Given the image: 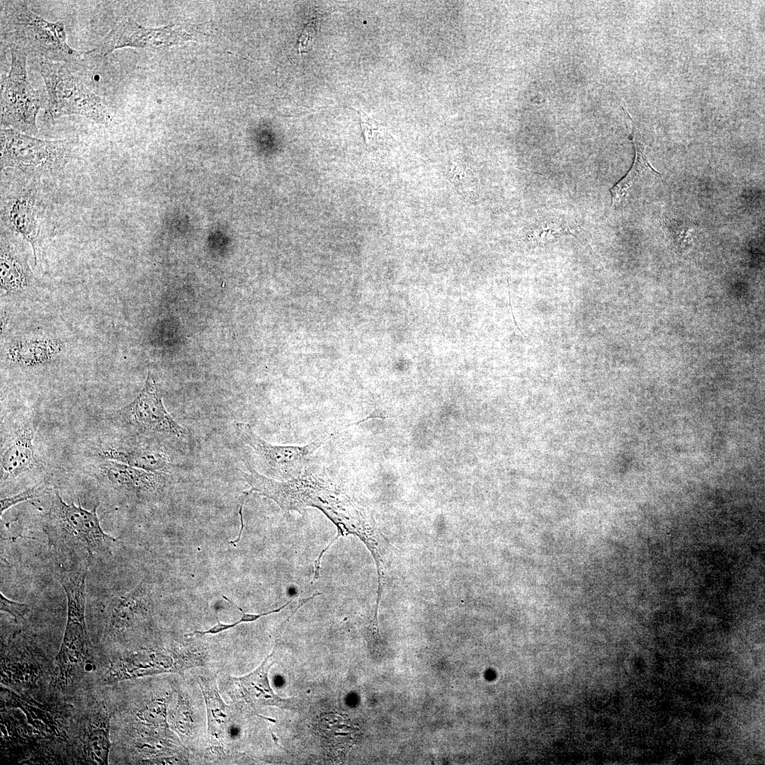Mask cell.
Here are the masks:
<instances>
[{
	"instance_id": "cell-1",
	"label": "cell",
	"mask_w": 765,
	"mask_h": 765,
	"mask_svg": "<svg viewBox=\"0 0 765 765\" xmlns=\"http://www.w3.org/2000/svg\"><path fill=\"white\" fill-rule=\"evenodd\" d=\"M254 492L273 500L285 515L292 511L300 514L307 507L324 513L336 526L338 533L324 550L326 551L340 536L354 535L367 546H375L382 538L372 514L359 505L346 489L307 468L292 480L279 481L268 477L249 467L242 474Z\"/></svg>"
},
{
	"instance_id": "cell-2",
	"label": "cell",
	"mask_w": 765,
	"mask_h": 765,
	"mask_svg": "<svg viewBox=\"0 0 765 765\" xmlns=\"http://www.w3.org/2000/svg\"><path fill=\"white\" fill-rule=\"evenodd\" d=\"M43 531L62 567L84 568L91 560L110 554L115 542L102 528L96 507L89 511L80 504L67 503L57 489L53 492Z\"/></svg>"
},
{
	"instance_id": "cell-3",
	"label": "cell",
	"mask_w": 765,
	"mask_h": 765,
	"mask_svg": "<svg viewBox=\"0 0 765 765\" xmlns=\"http://www.w3.org/2000/svg\"><path fill=\"white\" fill-rule=\"evenodd\" d=\"M1 40L40 60L77 65L86 52L71 47L62 22H50L30 11L26 1H1Z\"/></svg>"
},
{
	"instance_id": "cell-4",
	"label": "cell",
	"mask_w": 765,
	"mask_h": 765,
	"mask_svg": "<svg viewBox=\"0 0 765 765\" xmlns=\"http://www.w3.org/2000/svg\"><path fill=\"white\" fill-rule=\"evenodd\" d=\"M61 568L59 581L67 599V619L56 658V671L57 681L66 686L81 669L90 642L85 621L86 570L77 567Z\"/></svg>"
},
{
	"instance_id": "cell-5",
	"label": "cell",
	"mask_w": 765,
	"mask_h": 765,
	"mask_svg": "<svg viewBox=\"0 0 765 765\" xmlns=\"http://www.w3.org/2000/svg\"><path fill=\"white\" fill-rule=\"evenodd\" d=\"M67 64L39 60L37 69L44 80L47 111L52 118L77 115L107 125L112 121L104 101L91 91Z\"/></svg>"
},
{
	"instance_id": "cell-6",
	"label": "cell",
	"mask_w": 765,
	"mask_h": 765,
	"mask_svg": "<svg viewBox=\"0 0 765 765\" xmlns=\"http://www.w3.org/2000/svg\"><path fill=\"white\" fill-rule=\"evenodd\" d=\"M10 50L11 69L1 83V126L32 136L38 132L36 117L40 109L47 107V96L30 84L26 54L18 48Z\"/></svg>"
},
{
	"instance_id": "cell-7",
	"label": "cell",
	"mask_w": 765,
	"mask_h": 765,
	"mask_svg": "<svg viewBox=\"0 0 765 765\" xmlns=\"http://www.w3.org/2000/svg\"><path fill=\"white\" fill-rule=\"evenodd\" d=\"M72 155L66 140H44L13 129L1 130V168H18L25 173H52L65 166Z\"/></svg>"
},
{
	"instance_id": "cell-8",
	"label": "cell",
	"mask_w": 765,
	"mask_h": 765,
	"mask_svg": "<svg viewBox=\"0 0 765 765\" xmlns=\"http://www.w3.org/2000/svg\"><path fill=\"white\" fill-rule=\"evenodd\" d=\"M235 431L254 450L266 472L282 481L300 476L307 468L312 455L326 441L318 438L304 446H276L258 436L248 424L236 423Z\"/></svg>"
},
{
	"instance_id": "cell-9",
	"label": "cell",
	"mask_w": 765,
	"mask_h": 765,
	"mask_svg": "<svg viewBox=\"0 0 765 765\" xmlns=\"http://www.w3.org/2000/svg\"><path fill=\"white\" fill-rule=\"evenodd\" d=\"M117 414L126 424L140 433L165 434L178 438L186 435V430L164 406L160 390L151 372L137 397L118 410Z\"/></svg>"
},
{
	"instance_id": "cell-10",
	"label": "cell",
	"mask_w": 765,
	"mask_h": 765,
	"mask_svg": "<svg viewBox=\"0 0 765 765\" xmlns=\"http://www.w3.org/2000/svg\"><path fill=\"white\" fill-rule=\"evenodd\" d=\"M191 38V34L181 28L143 27L129 18L118 22L94 49L86 52V56L101 58L113 50L125 47L150 48L169 45Z\"/></svg>"
},
{
	"instance_id": "cell-11",
	"label": "cell",
	"mask_w": 765,
	"mask_h": 765,
	"mask_svg": "<svg viewBox=\"0 0 765 765\" xmlns=\"http://www.w3.org/2000/svg\"><path fill=\"white\" fill-rule=\"evenodd\" d=\"M35 188L23 190L10 199L4 215L10 227L23 240L28 242L37 264L40 243V212Z\"/></svg>"
},
{
	"instance_id": "cell-12",
	"label": "cell",
	"mask_w": 765,
	"mask_h": 765,
	"mask_svg": "<svg viewBox=\"0 0 765 765\" xmlns=\"http://www.w3.org/2000/svg\"><path fill=\"white\" fill-rule=\"evenodd\" d=\"M35 429L24 426L4 450L0 460V479L6 482L31 470L39 463L34 446Z\"/></svg>"
},
{
	"instance_id": "cell-13",
	"label": "cell",
	"mask_w": 765,
	"mask_h": 765,
	"mask_svg": "<svg viewBox=\"0 0 765 765\" xmlns=\"http://www.w3.org/2000/svg\"><path fill=\"white\" fill-rule=\"evenodd\" d=\"M1 288L8 294L27 290L33 283V275L27 259L5 234L1 237Z\"/></svg>"
},
{
	"instance_id": "cell-14",
	"label": "cell",
	"mask_w": 765,
	"mask_h": 765,
	"mask_svg": "<svg viewBox=\"0 0 765 765\" xmlns=\"http://www.w3.org/2000/svg\"><path fill=\"white\" fill-rule=\"evenodd\" d=\"M98 472L115 488L134 493H154L161 484L156 472L117 461L106 460L98 465Z\"/></svg>"
},
{
	"instance_id": "cell-15",
	"label": "cell",
	"mask_w": 765,
	"mask_h": 765,
	"mask_svg": "<svg viewBox=\"0 0 765 765\" xmlns=\"http://www.w3.org/2000/svg\"><path fill=\"white\" fill-rule=\"evenodd\" d=\"M273 654L274 652L268 655L261 666L251 673L237 679L245 700L259 716L260 715L256 713V706H273L283 709L289 706V701L275 694L270 686L268 674L271 667L276 662L273 659Z\"/></svg>"
},
{
	"instance_id": "cell-16",
	"label": "cell",
	"mask_w": 765,
	"mask_h": 765,
	"mask_svg": "<svg viewBox=\"0 0 765 765\" xmlns=\"http://www.w3.org/2000/svg\"><path fill=\"white\" fill-rule=\"evenodd\" d=\"M92 455L154 472L166 470L169 465V460L164 453L152 449L106 445L96 448Z\"/></svg>"
},
{
	"instance_id": "cell-17",
	"label": "cell",
	"mask_w": 765,
	"mask_h": 765,
	"mask_svg": "<svg viewBox=\"0 0 765 765\" xmlns=\"http://www.w3.org/2000/svg\"><path fill=\"white\" fill-rule=\"evenodd\" d=\"M623 110L627 113L633 124L632 139L635 146V157L630 171L620 181L610 189L613 208H616L620 205L631 188L646 173L652 172L659 174V173L652 166L649 162L646 152V144L637 124L631 118L628 112L625 109Z\"/></svg>"
},
{
	"instance_id": "cell-18",
	"label": "cell",
	"mask_w": 765,
	"mask_h": 765,
	"mask_svg": "<svg viewBox=\"0 0 765 765\" xmlns=\"http://www.w3.org/2000/svg\"><path fill=\"white\" fill-rule=\"evenodd\" d=\"M60 349V342L54 339H30L13 344L8 351V356L18 365L34 367L55 359Z\"/></svg>"
},
{
	"instance_id": "cell-19",
	"label": "cell",
	"mask_w": 765,
	"mask_h": 765,
	"mask_svg": "<svg viewBox=\"0 0 765 765\" xmlns=\"http://www.w3.org/2000/svg\"><path fill=\"white\" fill-rule=\"evenodd\" d=\"M110 749L109 718L105 715L102 722L93 727L87 734L84 752L89 761L96 764H107Z\"/></svg>"
},
{
	"instance_id": "cell-20",
	"label": "cell",
	"mask_w": 765,
	"mask_h": 765,
	"mask_svg": "<svg viewBox=\"0 0 765 765\" xmlns=\"http://www.w3.org/2000/svg\"><path fill=\"white\" fill-rule=\"evenodd\" d=\"M445 174L455 191L464 199L472 201L476 196V178L472 169L460 159L449 161Z\"/></svg>"
},
{
	"instance_id": "cell-21",
	"label": "cell",
	"mask_w": 765,
	"mask_h": 765,
	"mask_svg": "<svg viewBox=\"0 0 765 765\" xmlns=\"http://www.w3.org/2000/svg\"><path fill=\"white\" fill-rule=\"evenodd\" d=\"M361 129L368 147L377 148L386 144L391 135L383 124L366 114L363 110L358 111Z\"/></svg>"
},
{
	"instance_id": "cell-22",
	"label": "cell",
	"mask_w": 765,
	"mask_h": 765,
	"mask_svg": "<svg viewBox=\"0 0 765 765\" xmlns=\"http://www.w3.org/2000/svg\"><path fill=\"white\" fill-rule=\"evenodd\" d=\"M562 221H556L551 219L548 221L543 220L542 221L536 223V225H533L528 230V235L536 236L537 239H545L548 238L549 236H554L555 234H574L572 232H577L579 230L577 227H571L570 225H560Z\"/></svg>"
},
{
	"instance_id": "cell-23",
	"label": "cell",
	"mask_w": 765,
	"mask_h": 765,
	"mask_svg": "<svg viewBox=\"0 0 765 765\" xmlns=\"http://www.w3.org/2000/svg\"><path fill=\"white\" fill-rule=\"evenodd\" d=\"M222 597L225 599L227 600L228 601L231 602V604H234L237 608H238V609L242 613V618L238 621H236L235 623H232V624H223V623H220L219 620H217V623L216 625H213L212 627H211L210 628H209L207 630H204V631L196 630V631H193V633L186 634V636H192V635H196V634L206 635V634L219 633L222 632L224 630H227L228 629L232 628L235 627L236 625H239L241 623L255 621V620H256L257 619L260 618L262 616H267V615H269V614H271V613H278V612H279L280 611L283 609L285 607H286L288 605H289L292 602V601H288L283 606H282L280 608H278L277 609H275V610H272V611H268V612H264V613H262L254 614V613H244V611L239 606L234 604L227 596H222Z\"/></svg>"
},
{
	"instance_id": "cell-24",
	"label": "cell",
	"mask_w": 765,
	"mask_h": 765,
	"mask_svg": "<svg viewBox=\"0 0 765 765\" xmlns=\"http://www.w3.org/2000/svg\"><path fill=\"white\" fill-rule=\"evenodd\" d=\"M45 492L42 486H35L21 492L15 495L3 498L0 501V514H2L9 508L19 503L32 499L41 496Z\"/></svg>"
},
{
	"instance_id": "cell-25",
	"label": "cell",
	"mask_w": 765,
	"mask_h": 765,
	"mask_svg": "<svg viewBox=\"0 0 765 765\" xmlns=\"http://www.w3.org/2000/svg\"><path fill=\"white\" fill-rule=\"evenodd\" d=\"M0 609L13 616L16 620L23 618L28 612L29 606L24 603H19L6 598L0 593Z\"/></svg>"
}]
</instances>
